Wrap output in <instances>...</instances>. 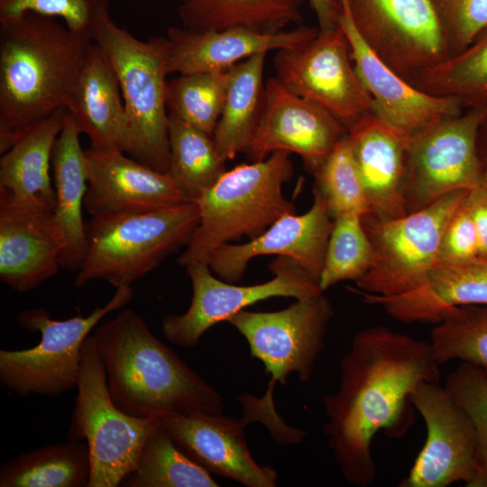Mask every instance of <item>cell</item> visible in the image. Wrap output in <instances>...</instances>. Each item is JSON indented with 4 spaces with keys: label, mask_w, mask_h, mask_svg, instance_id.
Instances as JSON below:
<instances>
[{
    "label": "cell",
    "mask_w": 487,
    "mask_h": 487,
    "mask_svg": "<svg viewBox=\"0 0 487 487\" xmlns=\"http://www.w3.org/2000/svg\"><path fill=\"white\" fill-rule=\"evenodd\" d=\"M440 365L429 342L383 326L355 333L340 361L336 391L322 398L329 448L350 484L373 483L374 436L407 433L415 418L410 394L420 382L439 383Z\"/></svg>",
    "instance_id": "1"
},
{
    "label": "cell",
    "mask_w": 487,
    "mask_h": 487,
    "mask_svg": "<svg viewBox=\"0 0 487 487\" xmlns=\"http://www.w3.org/2000/svg\"><path fill=\"white\" fill-rule=\"evenodd\" d=\"M93 40L34 13L0 23V154L66 109Z\"/></svg>",
    "instance_id": "2"
},
{
    "label": "cell",
    "mask_w": 487,
    "mask_h": 487,
    "mask_svg": "<svg viewBox=\"0 0 487 487\" xmlns=\"http://www.w3.org/2000/svg\"><path fill=\"white\" fill-rule=\"evenodd\" d=\"M114 403L124 413L220 414L221 395L159 340L142 317L121 308L93 334Z\"/></svg>",
    "instance_id": "3"
},
{
    "label": "cell",
    "mask_w": 487,
    "mask_h": 487,
    "mask_svg": "<svg viewBox=\"0 0 487 487\" xmlns=\"http://www.w3.org/2000/svg\"><path fill=\"white\" fill-rule=\"evenodd\" d=\"M289 154L277 151L226 170L196 200L199 223L177 263L207 262L219 247L244 235L257 237L282 216L296 213L282 191L294 174Z\"/></svg>",
    "instance_id": "4"
},
{
    "label": "cell",
    "mask_w": 487,
    "mask_h": 487,
    "mask_svg": "<svg viewBox=\"0 0 487 487\" xmlns=\"http://www.w3.org/2000/svg\"><path fill=\"white\" fill-rule=\"evenodd\" d=\"M198 223L199 207L193 200L145 213L91 216L86 222L87 253L74 286L81 289L97 280L116 289L132 287L187 246Z\"/></svg>",
    "instance_id": "5"
},
{
    "label": "cell",
    "mask_w": 487,
    "mask_h": 487,
    "mask_svg": "<svg viewBox=\"0 0 487 487\" xmlns=\"http://www.w3.org/2000/svg\"><path fill=\"white\" fill-rule=\"evenodd\" d=\"M93 41L116 74L133 140L131 157L167 173L170 161L165 40L142 41L115 23L109 4L100 11Z\"/></svg>",
    "instance_id": "6"
},
{
    "label": "cell",
    "mask_w": 487,
    "mask_h": 487,
    "mask_svg": "<svg viewBox=\"0 0 487 487\" xmlns=\"http://www.w3.org/2000/svg\"><path fill=\"white\" fill-rule=\"evenodd\" d=\"M78 394L68 439L85 440L91 473L88 487H116L131 473L142 445L156 427L154 417L140 418L122 411L113 401L106 372L93 335L82 346Z\"/></svg>",
    "instance_id": "7"
},
{
    "label": "cell",
    "mask_w": 487,
    "mask_h": 487,
    "mask_svg": "<svg viewBox=\"0 0 487 487\" xmlns=\"http://www.w3.org/2000/svg\"><path fill=\"white\" fill-rule=\"evenodd\" d=\"M133 295L132 287L117 288L105 306L64 320L51 318L42 308L23 310L18 324L41 338L32 348L0 350L1 384L21 397H56L77 388L85 339L106 315L120 310Z\"/></svg>",
    "instance_id": "8"
},
{
    "label": "cell",
    "mask_w": 487,
    "mask_h": 487,
    "mask_svg": "<svg viewBox=\"0 0 487 487\" xmlns=\"http://www.w3.org/2000/svg\"><path fill=\"white\" fill-rule=\"evenodd\" d=\"M468 190H455L429 206L398 218L371 212L361 216L375 259L358 280L359 291L393 296L418 287L437 263L444 230Z\"/></svg>",
    "instance_id": "9"
},
{
    "label": "cell",
    "mask_w": 487,
    "mask_h": 487,
    "mask_svg": "<svg viewBox=\"0 0 487 487\" xmlns=\"http://www.w3.org/2000/svg\"><path fill=\"white\" fill-rule=\"evenodd\" d=\"M486 113L487 103L472 106L411 135L404 185L407 214L482 182L476 138Z\"/></svg>",
    "instance_id": "10"
},
{
    "label": "cell",
    "mask_w": 487,
    "mask_h": 487,
    "mask_svg": "<svg viewBox=\"0 0 487 487\" xmlns=\"http://www.w3.org/2000/svg\"><path fill=\"white\" fill-rule=\"evenodd\" d=\"M296 300L277 311L244 309L226 321L245 338L252 356L261 361L270 374L264 396L268 399H272L275 383L286 384L291 373L308 381L325 349L326 335L334 316L331 302L324 292Z\"/></svg>",
    "instance_id": "11"
},
{
    "label": "cell",
    "mask_w": 487,
    "mask_h": 487,
    "mask_svg": "<svg viewBox=\"0 0 487 487\" xmlns=\"http://www.w3.org/2000/svg\"><path fill=\"white\" fill-rule=\"evenodd\" d=\"M185 268L192 286L190 305L185 313L167 315L161 321L164 336L183 348L195 347L209 328L259 301L275 297L303 299L324 292L317 280L285 256L269 263L272 279L249 286H238L214 276L207 262Z\"/></svg>",
    "instance_id": "12"
},
{
    "label": "cell",
    "mask_w": 487,
    "mask_h": 487,
    "mask_svg": "<svg viewBox=\"0 0 487 487\" xmlns=\"http://www.w3.org/2000/svg\"><path fill=\"white\" fill-rule=\"evenodd\" d=\"M275 78L294 94L325 109L348 129L373 111L340 27L318 32L308 42L277 51Z\"/></svg>",
    "instance_id": "13"
},
{
    "label": "cell",
    "mask_w": 487,
    "mask_h": 487,
    "mask_svg": "<svg viewBox=\"0 0 487 487\" xmlns=\"http://www.w3.org/2000/svg\"><path fill=\"white\" fill-rule=\"evenodd\" d=\"M426 426L425 444L400 487H487L473 424L445 387L423 381L409 397Z\"/></svg>",
    "instance_id": "14"
},
{
    "label": "cell",
    "mask_w": 487,
    "mask_h": 487,
    "mask_svg": "<svg viewBox=\"0 0 487 487\" xmlns=\"http://www.w3.org/2000/svg\"><path fill=\"white\" fill-rule=\"evenodd\" d=\"M368 47L411 83L450 56L433 0H346Z\"/></svg>",
    "instance_id": "15"
},
{
    "label": "cell",
    "mask_w": 487,
    "mask_h": 487,
    "mask_svg": "<svg viewBox=\"0 0 487 487\" xmlns=\"http://www.w3.org/2000/svg\"><path fill=\"white\" fill-rule=\"evenodd\" d=\"M346 133L328 112L272 77L265 82L262 115L245 153L260 161L277 151L293 152L313 173Z\"/></svg>",
    "instance_id": "16"
},
{
    "label": "cell",
    "mask_w": 487,
    "mask_h": 487,
    "mask_svg": "<svg viewBox=\"0 0 487 487\" xmlns=\"http://www.w3.org/2000/svg\"><path fill=\"white\" fill-rule=\"evenodd\" d=\"M64 234L54 210L0 191V279L18 292L34 289L60 267Z\"/></svg>",
    "instance_id": "17"
},
{
    "label": "cell",
    "mask_w": 487,
    "mask_h": 487,
    "mask_svg": "<svg viewBox=\"0 0 487 487\" xmlns=\"http://www.w3.org/2000/svg\"><path fill=\"white\" fill-rule=\"evenodd\" d=\"M159 423L178 447L211 473L246 487H274L278 473L252 456L244 427L250 418L236 419L205 412L161 413Z\"/></svg>",
    "instance_id": "18"
},
{
    "label": "cell",
    "mask_w": 487,
    "mask_h": 487,
    "mask_svg": "<svg viewBox=\"0 0 487 487\" xmlns=\"http://www.w3.org/2000/svg\"><path fill=\"white\" fill-rule=\"evenodd\" d=\"M313 195V205L306 213L286 214L249 242L219 247L207 262L212 272L225 281L236 283L252 259L276 254L294 260L319 282L333 218L321 197Z\"/></svg>",
    "instance_id": "19"
},
{
    "label": "cell",
    "mask_w": 487,
    "mask_h": 487,
    "mask_svg": "<svg viewBox=\"0 0 487 487\" xmlns=\"http://www.w3.org/2000/svg\"><path fill=\"white\" fill-rule=\"evenodd\" d=\"M85 156L87 189L84 207L91 216L145 213L190 201L167 173L124 152L89 147Z\"/></svg>",
    "instance_id": "20"
},
{
    "label": "cell",
    "mask_w": 487,
    "mask_h": 487,
    "mask_svg": "<svg viewBox=\"0 0 487 487\" xmlns=\"http://www.w3.org/2000/svg\"><path fill=\"white\" fill-rule=\"evenodd\" d=\"M341 2L338 24L348 41L354 69L372 96L373 111L378 115L412 135L444 116L464 110L455 99L418 89L384 63L356 30L347 1Z\"/></svg>",
    "instance_id": "21"
},
{
    "label": "cell",
    "mask_w": 487,
    "mask_h": 487,
    "mask_svg": "<svg viewBox=\"0 0 487 487\" xmlns=\"http://www.w3.org/2000/svg\"><path fill=\"white\" fill-rule=\"evenodd\" d=\"M347 135L370 212L384 218L407 215L404 185L411 134L372 111Z\"/></svg>",
    "instance_id": "22"
},
{
    "label": "cell",
    "mask_w": 487,
    "mask_h": 487,
    "mask_svg": "<svg viewBox=\"0 0 487 487\" xmlns=\"http://www.w3.org/2000/svg\"><path fill=\"white\" fill-rule=\"evenodd\" d=\"M319 30L300 26L276 33H259L234 28L192 32L181 26L167 31L165 56L167 74L228 69L242 60L261 52L301 46L318 34Z\"/></svg>",
    "instance_id": "23"
},
{
    "label": "cell",
    "mask_w": 487,
    "mask_h": 487,
    "mask_svg": "<svg viewBox=\"0 0 487 487\" xmlns=\"http://www.w3.org/2000/svg\"><path fill=\"white\" fill-rule=\"evenodd\" d=\"M66 110L90 148L118 151L131 156L133 140L114 68L93 41L79 78Z\"/></svg>",
    "instance_id": "24"
},
{
    "label": "cell",
    "mask_w": 487,
    "mask_h": 487,
    "mask_svg": "<svg viewBox=\"0 0 487 487\" xmlns=\"http://www.w3.org/2000/svg\"><path fill=\"white\" fill-rule=\"evenodd\" d=\"M352 292L366 304L382 307L395 320L436 324L451 308L487 306V260L437 262L418 287L398 295Z\"/></svg>",
    "instance_id": "25"
},
{
    "label": "cell",
    "mask_w": 487,
    "mask_h": 487,
    "mask_svg": "<svg viewBox=\"0 0 487 487\" xmlns=\"http://www.w3.org/2000/svg\"><path fill=\"white\" fill-rule=\"evenodd\" d=\"M80 134L66 110L62 129L53 147L51 165L56 191L54 212L65 240L60 267L69 271L79 270L87 249L86 222L83 220L87 178Z\"/></svg>",
    "instance_id": "26"
},
{
    "label": "cell",
    "mask_w": 487,
    "mask_h": 487,
    "mask_svg": "<svg viewBox=\"0 0 487 487\" xmlns=\"http://www.w3.org/2000/svg\"><path fill=\"white\" fill-rule=\"evenodd\" d=\"M66 109L59 110L25 132L0 158V191L19 201L56 207L50 166Z\"/></svg>",
    "instance_id": "27"
},
{
    "label": "cell",
    "mask_w": 487,
    "mask_h": 487,
    "mask_svg": "<svg viewBox=\"0 0 487 487\" xmlns=\"http://www.w3.org/2000/svg\"><path fill=\"white\" fill-rule=\"evenodd\" d=\"M306 0H179L181 27L192 32L240 28L276 33L302 22Z\"/></svg>",
    "instance_id": "28"
},
{
    "label": "cell",
    "mask_w": 487,
    "mask_h": 487,
    "mask_svg": "<svg viewBox=\"0 0 487 487\" xmlns=\"http://www.w3.org/2000/svg\"><path fill=\"white\" fill-rule=\"evenodd\" d=\"M265 57L266 52H261L229 68L225 98L213 134L225 161L246 152L261 118L265 99Z\"/></svg>",
    "instance_id": "29"
},
{
    "label": "cell",
    "mask_w": 487,
    "mask_h": 487,
    "mask_svg": "<svg viewBox=\"0 0 487 487\" xmlns=\"http://www.w3.org/2000/svg\"><path fill=\"white\" fill-rule=\"evenodd\" d=\"M90 473L87 443L68 439L4 462L0 487H88Z\"/></svg>",
    "instance_id": "30"
},
{
    "label": "cell",
    "mask_w": 487,
    "mask_h": 487,
    "mask_svg": "<svg viewBox=\"0 0 487 487\" xmlns=\"http://www.w3.org/2000/svg\"><path fill=\"white\" fill-rule=\"evenodd\" d=\"M167 174L189 200H198L226 171L212 135L169 115Z\"/></svg>",
    "instance_id": "31"
},
{
    "label": "cell",
    "mask_w": 487,
    "mask_h": 487,
    "mask_svg": "<svg viewBox=\"0 0 487 487\" xmlns=\"http://www.w3.org/2000/svg\"><path fill=\"white\" fill-rule=\"evenodd\" d=\"M157 419V418H156ZM124 487H217L211 473L194 462L159 423L145 439Z\"/></svg>",
    "instance_id": "32"
},
{
    "label": "cell",
    "mask_w": 487,
    "mask_h": 487,
    "mask_svg": "<svg viewBox=\"0 0 487 487\" xmlns=\"http://www.w3.org/2000/svg\"><path fill=\"white\" fill-rule=\"evenodd\" d=\"M411 84L427 94L455 99L464 109L487 103V32L421 72Z\"/></svg>",
    "instance_id": "33"
},
{
    "label": "cell",
    "mask_w": 487,
    "mask_h": 487,
    "mask_svg": "<svg viewBox=\"0 0 487 487\" xmlns=\"http://www.w3.org/2000/svg\"><path fill=\"white\" fill-rule=\"evenodd\" d=\"M229 81L225 70L179 74L167 81L169 115L214 134L220 118Z\"/></svg>",
    "instance_id": "34"
},
{
    "label": "cell",
    "mask_w": 487,
    "mask_h": 487,
    "mask_svg": "<svg viewBox=\"0 0 487 487\" xmlns=\"http://www.w3.org/2000/svg\"><path fill=\"white\" fill-rule=\"evenodd\" d=\"M436 361L467 363L487 377V306L471 305L446 310L430 333Z\"/></svg>",
    "instance_id": "35"
},
{
    "label": "cell",
    "mask_w": 487,
    "mask_h": 487,
    "mask_svg": "<svg viewBox=\"0 0 487 487\" xmlns=\"http://www.w3.org/2000/svg\"><path fill=\"white\" fill-rule=\"evenodd\" d=\"M361 216L348 213L333 219L319 278L323 291L344 280H358L373 264L375 253Z\"/></svg>",
    "instance_id": "36"
},
{
    "label": "cell",
    "mask_w": 487,
    "mask_h": 487,
    "mask_svg": "<svg viewBox=\"0 0 487 487\" xmlns=\"http://www.w3.org/2000/svg\"><path fill=\"white\" fill-rule=\"evenodd\" d=\"M312 174L313 192L321 197L333 219L343 214L370 212L347 133Z\"/></svg>",
    "instance_id": "37"
},
{
    "label": "cell",
    "mask_w": 487,
    "mask_h": 487,
    "mask_svg": "<svg viewBox=\"0 0 487 487\" xmlns=\"http://www.w3.org/2000/svg\"><path fill=\"white\" fill-rule=\"evenodd\" d=\"M444 387L473 424L479 464L487 475V377L478 367L460 363Z\"/></svg>",
    "instance_id": "38"
},
{
    "label": "cell",
    "mask_w": 487,
    "mask_h": 487,
    "mask_svg": "<svg viewBox=\"0 0 487 487\" xmlns=\"http://www.w3.org/2000/svg\"><path fill=\"white\" fill-rule=\"evenodd\" d=\"M108 0H0V23L34 13L61 20L71 31L93 40L96 18Z\"/></svg>",
    "instance_id": "39"
},
{
    "label": "cell",
    "mask_w": 487,
    "mask_h": 487,
    "mask_svg": "<svg viewBox=\"0 0 487 487\" xmlns=\"http://www.w3.org/2000/svg\"><path fill=\"white\" fill-rule=\"evenodd\" d=\"M450 56L487 32V0H433Z\"/></svg>",
    "instance_id": "40"
},
{
    "label": "cell",
    "mask_w": 487,
    "mask_h": 487,
    "mask_svg": "<svg viewBox=\"0 0 487 487\" xmlns=\"http://www.w3.org/2000/svg\"><path fill=\"white\" fill-rule=\"evenodd\" d=\"M464 199L446 224L437 262L456 263L479 258L477 233Z\"/></svg>",
    "instance_id": "41"
},
{
    "label": "cell",
    "mask_w": 487,
    "mask_h": 487,
    "mask_svg": "<svg viewBox=\"0 0 487 487\" xmlns=\"http://www.w3.org/2000/svg\"><path fill=\"white\" fill-rule=\"evenodd\" d=\"M464 202L476 229L479 258L487 260V184L470 189Z\"/></svg>",
    "instance_id": "42"
},
{
    "label": "cell",
    "mask_w": 487,
    "mask_h": 487,
    "mask_svg": "<svg viewBox=\"0 0 487 487\" xmlns=\"http://www.w3.org/2000/svg\"><path fill=\"white\" fill-rule=\"evenodd\" d=\"M313 9L319 26V31H333L339 27L342 14L341 0H308Z\"/></svg>",
    "instance_id": "43"
},
{
    "label": "cell",
    "mask_w": 487,
    "mask_h": 487,
    "mask_svg": "<svg viewBox=\"0 0 487 487\" xmlns=\"http://www.w3.org/2000/svg\"><path fill=\"white\" fill-rule=\"evenodd\" d=\"M476 151L482 181L487 184V113L479 126L476 138Z\"/></svg>",
    "instance_id": "44"
}]
</instances>
